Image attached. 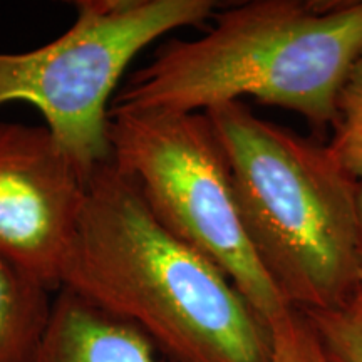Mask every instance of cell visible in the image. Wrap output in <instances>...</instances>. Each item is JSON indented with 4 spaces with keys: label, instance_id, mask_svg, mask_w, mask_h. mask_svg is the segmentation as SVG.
<instances>
[{
    "label": "cell",
    "instance_id": "3957f363",
    "mask_svg": "<svg viewBox=\"0 0 362 362\" xmlns=\"http://www.w3.org/2000/svg\"><path fill=\"white\" fill-rule=\"evenodd\" d=\"M232 175L262 269L288 307L341 309L359 292V189L327 146L253 115L245 101L205 111Z\"/></svg>",
    "mask_w": 362,
    "mask_h": 362
},
{
    "label": "cell",
    "instance_id": "8fae6325",
    "mask_svg": "<svg viewBox=\"0 0 362 362\" xmlns=\"http://www.w3.org/2000/svg\"><path fill=\"white\" fill-rule=\"evenodd\" d=\"M270 329L272 356L269 362H332L302 312L292 309L275 320Z\"/></svg>",
    "mask_w": 362,
    "mask_h": 362
},
{
    "label": "cell",
    "instance_id": "52a82bcc",
    "mask_svg": "<svg viewBox=\"0 0 362 362\" xmlns=\"http://www.w3.org/2000/svg\"><path fill=\"white\" fill-rule=\"evenodd\" d=\"M33 362H166L141 330L61 287Z\"/></svg>",
    "mask_w": 362,
    "mask_h": 362
},
{
    "label": "cell",
    "instance_id": "8992f818",
    "mask_svg": "<svg viewBox=\"0 0 362 362\" xmlns=\"http://www.w3.org/2000/svg\"><path fill=\"white\" fill-rule=\"evenodd\" d=\"M86 188L44 124L0 121V253L52 291L61 287Z\"/></svg>",
    "mask_w": 362,
    "mask_h": 362
},
{
    "label": "cell",
    "instance_id": "9c48e42d",
    "mask_svg": "<svg viewBox=\"0 0 362 362\" xmlns=\"http://www.w3.org/2000/svg\"><path fill=\"white\" fill-rule=\"evenodd\" d=\"M329 151L362 183V54L351 66L336 98Z\"/></svg>",
    "mask_w": 362,
    "mask_h": 362
},
{
    "label": "cell",
    "instance_id": "30bf717a",
    "mask_svg": "<svg viewBox=\"0 0 362 362\" xmlns=\"http://www.w3.org/2000/svg\"><path fill=\"white\" fill-rule=\"evenodd\" d=\"M304 314V312H302ZM332 362H362V291L336 310L304 314Z\"/></svg>",
    "mask_w": 362,
    "mask_h": 362
},
{
    "label": "cell",
    "instance_id": "ba28073f",
    "mask_svg": "<svg viewBox=\"0 0 362 362\" xmlns=\"http://www.w3.org/2000/svg\"><path fill=\"white\" fill-rule=\"evenodd\" d=\"M52 288L0 253V362H33L51 319Z\"/></svg>",
    "mask_w": 362,
    "mask_h": 362
},
{
    "label": "cell",
    "instance_id": "5b68a950",
    "mask_svg": "<svg viewBox=\"0 0 362 362\" xmlns=\"http://www.w3.org/2000/svg\"><path fill=\"white\" fill-rule=\"evenodd\" d=\"M107 138L158 223L218 267L269 327L292 310L248 242L206 112L110 110Z\"/></svg>",
    "mask_w": 362,
    "mask_h": 362
},
{
    "label": "cell",
    "instance_id": "277c9868",
    "mask_svg": "<svg viewBox=\"0 0 362 362\" xmlns=\"http://www.w3.org/2000/svg\"><path fill=\"white\" fill-rule=\"evenodd\" d=\"M214 0H81L76 19L52 42L0 52V107L33 104L86 180L111 161L110 110L119 79L139 52L163 35L197 27Z\"/></svg>",
    "mask_w": 362,
    "mask_h": 362
},
{
    "label": "cell",
    "instance_id": "7c38bea8",
    "mask_svg": "<svg viewBox=\"0 0 362 362\" xmlns=\"http://www.w3.org/2000/svg\"><path fill=\"white\" fill-rule=\"evenodd\" d=\"M359 270H361V291H362V183L359 189Z\"/></svg>",
    "mask_w": 362,
    "mask_h": 362
},
{
    "label": "cell",
    "instance_id": "6da1fadb",
    "mask_svg": "<svg viewBox=\"0 0 362 362\" xmlns=\"http://www.w3.org/2000/svg\"><path fill=\"white\" fill-rule=\"evenodd\" d=\"M61 287L141 330L166 362L270 361L272 329L218 267L158 223L112 161L88 180Z\"/></svg>",
    "mask_w": 362,
    "mask_h": 362
},
{
    "label": "cell",
    "instance_id": "7a4b0ae2",
    "mask_svg": "<svg viewBox=\"0 0 362 362\" xmlns=\"http://www.w3.org/2000/svg\"><path fill=\"white\" fill-rule=\"evenodd\" d=\"M198 39H170L117 89L111 110L205 112L252 98L332 124L362 54V0H250L215 12Z\"/></svg>",
    "mask_w": 362,
    "mask_h": 362
}]
</instances>
